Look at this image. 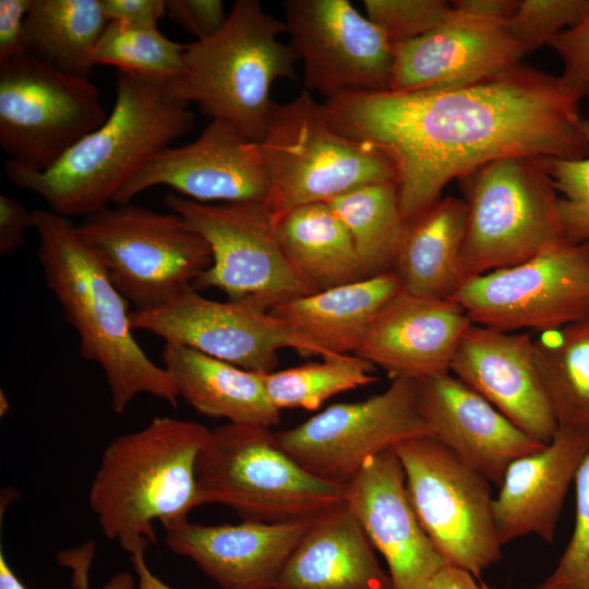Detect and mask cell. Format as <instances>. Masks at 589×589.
<instances>
[{"mask_svg": "<svg viewBox=\"0 0 589 589\" xmlns=\"http://www.w3.org/2000/svg\"><path fill=\"white\" fill-rule=\"evenodd\" d=\"M94 542H87L80 548L63 551L58 555L61 565L72 569V586L74 589H89L88 573L94 557ZM135 582L131 573L116 574L103 589H134Z\"/></svg>", "mask_w": 589, "mask_h": 589, "instance_id": "obj_44", "label": "cell"}, {"mask_svg": "<svg viewBox=\"0 0 589 589\" xmlns=\"http://www.w3.org/2000/svg\"><path fill=\"white\" fill-rule=\"evenodd\" d=\"M313 518L216 526L185 519L164 526L165 543L171 552L192 560L221 589H275Z\"/></svg>", "mask_w": 589, "mask_h": 589, "instance_id": "obj_23", "label": "cell"}, {"mask_svg": "<svg viewBox=\"0 0 589 589\" xmlns=\"http://www.w3.org/2000/svg\"><path fill=\"white\" fill-rule=\"evenodd\" d=\"M426 34L394 45L389 91L397 93L467 85L520 63L525 52L507 20L515 0H455Z\"/></svg>", "mask_w": 589, "mask_h": 589, "instance_id": "obj_16", "label": "cell"}, {"mask_svg": "<svg viewBox=\"0 0 589 589\" xmlns=\"http://www.w3.org/2000/svg\"><path fill=\"white\" fill-rule=\"evenodd\" d=\"M166 15L196 40L217 33L228 14L220 0H165Z\"/></svg>", "mask_w": 589, "mask_h": 589, "instance_id": "obj_40", "label": "cell"}, {"mask_svg": "<svg viewBox=\"0 0 589 589\" xmlns=\"http://www.w3.org/2000/svg\"><path fill=\"white\" fill-rule=\"evenodd\" d=\"M259 145L269 183L265 204L274 218L365 184L396 181L389 158L341 133L309 91L285 104L274 101Z\"/></svg>", "mask_w": 589, "mask_h": 589, "instance_id": "obj_6", "label": "cell"}, {"mask_svg": "<svg viewBox=\"0 0 589 589\" xmlns=\"http://www.w3.org/2000/svg\"><path fill=\"white\" fill-rule=\"evenodd\" d=\"M449 371L532 438L548 444L556 434L558 425L528 334L471 324L458 344Z\"/></svg>", "mask_w": 589, "mask_h": 589, "instance_id": "obj_20", "label": "cell"}, {"mask_svg": "<svg viewBox=\"0 0 589 589\" xmlns=\"http://www.w3.org/2000/svg\"><path fill=\"white\" fill-rule=\"evenodd\" d=\"M157 185L201 203H265L269 190L259 142L220 120H211L195 141L157 153L120 189L112 203H130Z\"/></svg>", "mask_w": 589, "mask_h": 589, "instance_id": "obj_18", "label": "cell"}, {"mask_svg": "<svg viewBox=\"0 0 589 589\" xmlns=\"http://www.w3.org/2000/svg\"><path fill=\"white\" fill-rule=\"evenodd\" d=\"M465 201L441 197L406 223L393 273L401 289L417 296L449 299L464 283L461 253L466 233Z\"/></svg>", "mask_w": 589, "mask_h": 589, "instance_id": "obj_28", "label": "cell"}, {"mask_svg": "<svg viewBox=\"0 0 589 589\" xmlns=\"http://www.w3.org/2000/svg\"><path fill=\"white\" fill-rule=\"evenodd\" d=\"M548 333L533 353L558 429L589 431V316Z\"/></svg>", "mask_w": 589, "mask_h": 589, "instance_id": "obj_31", "label": "cell"}, {"mask_svg": "<svg viewBox=\"0 0 589 589\" xmlns=\"http://www.w3.org/2000/svg\"><path fill=\"white\" fill-rule=\"evenodd\" d=\"M161 358L180 398L197 412L237 424L271 429L279 423L280 411L268 398L263 373L171 344H165Z\"/></svg>", "mask_w": 589, "mask_h": 589, "instance_id": "obj_26", "label": "cell"}, {"mask_svg": "<svg viewBox=\"0 0 589 589\" xmlns=\"http://www.w3.org/2000/svg\"><path fill=\"white\" fill-rule=\"evenodd\" d=\"M374 366L357 354H344L298 366L263 373L269 400L276 409H318L327 399L375 383Z\"/></svg>", "mask_w": 589, "mask_h": 589, "instance_id": "obj_33", "label": "cell"}, {"mask_svg": "<svg viewBox=\"0 0 589 589\" xmlns=\"http://www.w3.org/2000/svg\"><path fill=\"white\" fill-rule=\"evenodd\" d=\"M345 503L385 558L393 589H424L447 565L416 515L393 448L365 460L345 486Z\"/></svg>", "mask_w": 589, "mask_h": 589, "instance_id": "obj_19", "label": "cell"}, {"mask_svg": "<svg viewBox=\"0 0 589 589\" xmlns=\"http://www.w3.org/2000/svg\"><path fill=\"white\" fill-rule=\"evenodd\" d=\"M0 589H27L17 578L0 551Z\"/></svg>", "mask_w": 589, "mask_h": 589, "instance_id": "obj_47", "label": "cell"}, {"mask_svg": "<svg viewBox=\"0 0 589 589\" xmlns=\"http://www.w3.org/2000/svg\"><path fill=\"white\" fill-rule=\"evenodd\" d=\"M417 386L431 435L497 488L514 460L545 445L449 373L419 380Z\"/></svg>", "mask_w": 589, "mask_h": 589, "instance_id": "obj_21", "label": "cell"}, {"mask_svg": "<svg viewBox=\"0 0 589 589\" xmlns=\"http://www.w3.org/2000/svg\"><path fill=\"white\" fill-rule=\"evenodd\" d=\"M400 290L388 272L300 297L269 313L334 356L356 354L375 314Z\"/></svg>", "mask_w": 589, "mask_h": 589, "instance_id": "obj_27", "label": "cell"}, {"mask_svg": "<svg viewBox=\"0 0 589 589\" xmlns=\"http://www.w3.org/2000/svg\"><path fill=\"white\" fill-rule=\"evenodd\" d=\"M424 589H482L470 573L446 565L428 582Z\"/></svg>", "mask_w": 589, "mask_h": 589, "instance_id": "obj_46", "label": "cell"}, {"mask_svg": "<svg viewBox=\"0 0 589 589\" xmlns=\"http://www.w3.org/2000/svg\"><path fill=\"white\" fill-rule=\"evenodd\" d=\"M472 324L551 332L589 316V250L567 240L466 279L449 298Z\"/></svg>", "mask_w": 589, "mask_h": 589, "instance_id": "obj_13", "label": "cell"}, {"mask_svg": "<svg viewBox=\"0 0 589 589\" xmlns=\"http://www.w3.org/2000/svg\"><path fill=\"white\" fill-rule=\"evenodd\" d=\"M208 434L199 422L156 417L106 446L88 504L107 539L123 549L139 539L156 542L155 520L182 521L202 505L195 466Z\"/></svg>", "mask_w": 589, "mask_h": 589, "instance_id": "obj_4", "label": "cell"}, {"mask_svg": "<svg viewBox=\"0 0 589 589\" xmlns=\"http://www.w3.org/2000/svg\"><path fill=\"white\" fill-rule=\"evenodd\" d=\"M550 47L563 62L562 82L578 98L589 97V9L575 25L555 37Z\"/></svg>", "mask_w": 589, "mask_h": 589, "instance_id": "obj_39", "label": "cell"}, {"mask_svg": "<svg viewBox=\"0 0 589 589\" xmlns=\"http://www.w3.org/2000/svg\"><path fill=\"white\" fill-rule=\"evenodd\" d=\"M164 202L209 245L212 265L195 290L215 288L265 311L318 291L287 259L265 203H201L175 192Z\"/></svg>", "mask_w": 589, "mask_h": 589, "instance_id": "obj_11", "label": "cell"}, {"mask_svg": "<svg viewBox=\"0 0 589 589\" xmlns=\"http://www.w3.org/2000/svg\"><path fill=\"white\" fill-rule=\"evenodd\" d=\"M283 7L306 91L327 99L389 91L394 46L348 0H286Z\"/></svg>", "mask_w": 589, "mask_h": 589, "instance_id": "obj_17", "label": "cell"}, {"mask_svg": "<svg viewBox=\"0 0 589 589\" xmlns=\"http://www.w3.org/2000/svg\"><path fill=\"white\" fill-rule=\"evenodd\" d=\"M32 0H0V64L26 55L24 25Z\"/></svg>", "mask_w": 589, "mask_h": 589, "instance_id": "obj_41", "label": "cell"}, {"mask_svg": "<svg viewBox=\"0 0 589 589\" xmlns=\"http://www.w3.org/2000/svg\"><path fill=\"white\" fill-rule=\"evenodd\" d=\"M363 5L368 19L393 46L426 34L452 8L444 0H364Z\"/></svg>", "mask_w": 589, "mask_h": 589, "instance_id": "obj_38", "label": "cell"}, {"mask_svg": "<svg viewBox=\"0 0 589 589\" xmlns=\"http://www.w3.org/2000/svg\"><path fill=\"white\" fill-rule=\"evenodd\" d=\"M106 118L91 80L28 55L0 64V147L11 159L46 170Z\"/></svg>", "mask_w": 589, "mask_h": 589, "instance_id": "obj_12", "label": "cell"}, {"mask_svg": "<svg viewBox=\"0 0 589 589\" xmlns=\"http://www.w3.org/2000/svg\"><path fill=\"white\" fill-rule=\"evenodd\" d=\"M274 221L287 259L316 290L364 278L351 237L327 203L294 207Z\"/></svg>", "mask_w": 589, "mask_h": 589, "instance_id": "obj_29", "label": "cell"}, {"mask_svg": "<svg viewBox=\"0 0 589 589\" xmlns=\"http://www.w3.org/2000/svg\"><path fill=\"white\" fill-rule=\"evenodd\" d=\"M115 88L112 110L99 128L46 170L7 160L9 180L57 214L87 217L113 202L151 158L194 127L190 105L175 99L165 82L118 70Z\"/></svg>", "mask_w": 589, "mask_h": 589, "instance_id": "obj_2", "label": "cell"}, {"mask_svg": "<svg viewBox=\"0 0 589 589\" xmlns=\"http://www.w3.org/2000/svg\"><path fill=\"white\" fill-rule=\"evenodd\" d=\"M431 435L418 404L417 381L393 380L381 394L327 407L275 433L281 449L309 473L346 486L365 460L396 444Z\"/></svg>", "mask_w": 589, "mask_h": 589, "instance_id": "obj_14", "label": "cell"}, {"mask_svg": "<svg viewBox=\"0 0 589 589\" xmlns=\"http://www.w3.org/2000/svg\"><path fill=\"white\" fill-rule=\"evenodd\" d=\"M481 588H482V589H491V588H490L486 584H484V582H481Z\"/></svg>", "mask_w": 589, "mask_h": 589, "instance_id": "obj_49", "label": "cell"}, {"mask_svg": "<svg viewBox=\"0 0 589 589\" xmlns=\"http://www.w3.org/2000/svg\"><path fill=\"white\" fill-rule=\"evenodd\" d=\"M109 22L155 27L166 15L165 0H100Z\"/></svg>", "mask_w": 589, "mask_h": 589, "instance_id": "obj_43", "label": "cell"}, {"mask_svg": "<svg viewBox=\"0 0 589 589\" xmlns=\"http://www.w3.org/2000/svg\"><path fill=\"white\" fill-rule=\"evenodd\" d=\"M149 543L146 539H140L125 549L139 578L137 589H172L149 570L144 555Z\"/></svg>", "mask_w": 589, "mask_h": 589, "instance_id": "obj_45", "label": "cell"}, {"mask_svg": "<svg viewBox=\"0 0 589 589\" xmlns=\"http://www.w3.org/2000/svg\"><path fill=\"white\" fill-rule=\"evenodd\" d=\"M467 205L464 281L522 263L565 240L542 158L504 157L458 179Z\"/></svg>", "mask_w": 589, "mask_h": 589, "instance_id": "obj_8", "label": "cell"}, {"mask_svg": "<svg viewBox=\"0 0 589 589\" xmlns=\"http://www.w3.org/2000/svg\"><path fill=\"white\" fill-rule=\"evenodd\" d=\"M589 448V431L558 429L540 450L514 460L493 502L502 545L527 534L552 542L563 503Z\"/></svg>", "mask_w": 589, "mask_h": 589, "instance_id": "obj_24", "label": "cell"}, {"mask_svg": "<svg viewBox=\"0 0 589 589\" xmlns=\"http://www.w3.org/2000/svg\"><path fill=\"white\" fill-rule=\"evenodd\" d=\"M575 521L555 569L538 588L589 589V448L575 474Z\"/></svg>", "mask_w": 589, "mask_h": 589, "instance_id": "obj_37", "label": "cell"}, {"mask_svg": "<svg viewBox=\"0 0 589 589\" xmlns=\"http://www.w3.org/2000/svg\"><path fill=\"white\" fill-rule=\"evenodd\" d=\"M195 478L202 505H225L249 521L313 518L345 502V486L309 473L260 425L228 422L209 429Z\"/></svg>", "mask_w": 589, "mask_h": 589, "instance_id": "obj_7", "label": "cell"}, {"mask_svg": "<svg viewBox=\"0 0 589 589\" xmlns=\"http://www.w3.org/2000/svg\"><path fill=\"white\" fill-rule=\"evenodd\" d=\"M109 21L100 0H32L24 25L26 55L72 76L87 79Z\"/></svg>", "mask_w": 589, "mask_h": 589, "instance_id": "obj_30", "label": "cell"}, {"mask_svg": "<svg viewBox=\"0 0 589 589\" xmlns=\"http://www.w3.org/2000/svg\"><path fill=\"white\" fill-rule=\"evenodd\" d=\"M326 203L348 230L363 277L392 272L406 227L396 181L365 184Z\"/></svg>", "mask_w": 589, "mask_h": 589, "instance_id": "obj_32", "label": "cell"}, {"mask_svg": "<svg viewBox=\"0 0 589 589\" xmlns=\"http://www.w3.org/2000/svg\"><path fill=\"white\" fill-rule=\"evenodd\" d=\"M185 46L167 38L157 26L109 22L96 47L95 62L170 83L182 72Z\"/></svg>", "mask_w": 589, "mask_h": 589, "instance_id": "obj_34", "label": "cell"}, {"mask_svg": "<svg viewBox=\"0 0 589 589\" xmlns=\"http://www.w3.org/2000/svg\"><path fill=\"white\" fill-rule=\"evenodd\" d=\"M75 231L135 311L166 304L212 265L208 243L175 212L107 206Z\"/></svg>", "mask_w": 589, "mask_h": 589, "instance_id": "obj_9", "label": "cell"}, {"mask_svg": "<svg viewBox=\"0 0 589 589\" xmlns=\"http://www.w3.org/2000/svg\"><path fill=\"white\" fill-rule=\"evenodd\" d=\"M283 33L285 22L266 13L259 1H236L217 33L185 46L182 72L167 83L168 92L260 142L274 104L273 84L297 80L298 58L278 39Z\"/></svg>", "mask_w": 589, "mask_h": 589, "instance_id": "obj_5", "label": "cell"}, {"mask_svg": "<svg viewBox=\"0 0 589 589\" xmlns=\"http://www.w3.org/2000/svg\"><path fill=\"white\" fill-rule=\"evenodd\" d=\"M33 213L45 283L79 335L81 356L101 368L112 410L123 413L141 394L177 407L180 396L172 376L135 340L128 300L80 240L76 224L49 208Z\"/></svg>", "mask_w": 589, "mask_h": 589, "instance_id": "obj_3", "label": "cell"}, {"mask_svg": "<svg viewBox=\"0 0 589 589\" xmlns=\"http://www.w3.org/2000/svg\"><path fill=\"white\" fill-rule=\"evenodd\" d=\"M471 324L462 308L450 299L401 289L375 314L356 354L393 380L419 381L448 373Z\"/></svg>", "mask_w": 589, "mask_h": 589, "instance_id": "obj_22", "label": "cell"}, {"mask_svg": "<svg viewBox=\"0 0 589 589\" xmlns=\"http://www.w3.org/2000/svg\"><path fill=\"white\" fill-rule=\"evenodd\" d=\"M8 409H9L8 399H7L3 390H1V393H0V411H1V416L5 414Z\"/></svg>", "mask_w": 589, "mask_h": 589, "instance_id": "obj_48", "label": "cell"}, {"mask_svg": "<svg viewBox=\"0 0 589 589\" xmlns=\"http://www.w3.org/2000/svg\"><path fill=\"white\" fill-rule=\"evenodd\" d=\"M538 589H541V588H538Z\"/></svg>", "mask_w": 589, "mask_h": 589, "instance_id": "obj_50", "label": "cell"}, {"mask_svg": "<svg viewBox=\"0 0 589 589\" xmlns=\"http://www.w3.org/2000/svg\"><path fill=\"white\" fill-rule=\"evenodd\" d=\"M542 164L557 193L565 240L589 250V156L581 159L542 158Z\"/></svg>", "mask_w": 589, "mask_h": 589, "instance_id": "obj_36", "label": "cell"}, {"mask_svg": "<svg viewBox=\"0 0 589 589\" xmlns=\"http://www.w3.org/2000/svg\"><path fill=\"white\" fill-rule=\"evenodd\" d=\"M579 101L560 76L519 63L467 85L352 93L324 105L341 133L389 158L408 223L434 205L453 179L489 161L589 156Z\"/></svg>", "mask_w": 589, "mask_h": 589, "instance_id": "obj_1", "label": "cell"}, {"mask_svg": "<svg viewBox=\"0 0 589 589\" xmlns=\"http://www.w3.org/2000/svg\"><path fill=\"white\" fill-rule=\"evenodd\" d=\"M406 490L447 565L478 578L502 556L490 482L432 435L396 444Z\"/></svg>", "mask_w": 589, "mask_h": 589, "instance_id": "obj_10", "label": "cell"}, {"mask_svg": "<svg viewBox=\"0 0 589 589\" xmlns=\"http://www.w3.org/2000/svg\"><path fill=\"white\" fill-rule=\"evenodd\" d=\"M130 317L133 329L149 332L165 344L187 347L257 373L275 371L281 349H292L303 357H339L269 311L245 302L212 300L193 287L159 308L133 311Z\"/></svg>", "mask_w": 589, "mask_h": 589, "instance_id": "obj_15", "label": "cell"}, {"mask_svg": "<svg viewBox=\"0 0 589 589\" xmlns=\"http://www.w3.org/2000/svg\"><path fill=\"white\" fill-rule=\"evenodd\" d=\"M34 228V213L21 202L0 195V254L9 255L25 243V233Z\"/></svg>", "mask_w": 589, "mask_h": 589, "instance_id": "obj_42", "label": "cell"}, {"mask_svg": "<svg viewBox=\"0 0 589 589\" xmlns=\"http://www.w3.org/2000/svg\"><path fill=\"white\" fill-rule=\"evenodd\" d=\"M589 0H515L507 25L525 55L550 46L588 11Z\"/></svg>", "mask_w": 589, "mask_h": 589, "instance_id": "obj_35", "label": "cell"}, {"mask_svg": "<svg viewBox=\"0 0 589 589\" xmlns=\"http://www.w3.org/2000/svg\"><path fill=\"white\" fill-rule=\"evenodd\" d=\"M275 589H393L374 548L342 502L315 516Z\"/></svg>", "mask_w": 589, "mask_h": 589, "instance_id": "obj_25", "label": "cell"}]
</instances>
